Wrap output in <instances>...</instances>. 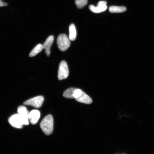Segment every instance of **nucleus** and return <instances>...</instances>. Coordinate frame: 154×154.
I'll list each match as a JSON object with an SVG mask.
<instances>
[{
	"mask_svg": "<svg viewBox=\"0 0 154 154\" xmlns=\"http://www.w3.org/2000/svg\"><path fill=\"white\" fill-rule=\"evenodd\" d=\"M40 126L45 134L49 136L52 134L54 128V120L52 116L49 115L44 117L40 123Z\"/></svg>",
	"mask_w": 154,
	"mask_h": 154,
	"instance_id": "1",
	"label": "nucleus"
},
{
	"mask_svg": "<svg viewBox=\"0 0 154 154\" xmlns=\"http://www.w3.org/2000/svg\"><path fill=\"white\" fill-rule=\"evenodd\" d=\"M57 43L60 50L62 51H64L70 47V40L66 34H61L57 38Z\"/></svg>",
	"mask_w": 154,
	"mask_h": 154,
	"instance_id": "2",
	"label": "nucleus"
},
{
	"mask_svg": "<svg viewBox=\"0 0 154 154\" xmlns=\"http://www.w3.org/2000/svg\"><path fill=\"white\" fill-rule=\"evenodd\" d=\"M69 70L68 66L65 61H63L59 65L58 79L59 80L65 79L68 77Z\"/></svg>",
	"mask_w": 154,
	"mask_h": 154,
	"instance_id": "3",
	"label": "nucleus"
},
{
	"mask_svg": "<svg viewBox=\"0 0 154 154\" xmlns=\"http://www.w3.org/2000/svg\"><path fill=\"white\" fill-rule=\"evenodd\" d=\"M82 90L75 88H70L67 89L63 93V96L67 99H75L79 97L81 95Z\"/></svg>",
	"mask_w": 154,
	"mask_h": 154,
	"instance_id": "4",
	"label": "nucleus"
},
{
	"mask_svg": "<svg viewBox=\"0 0 154 154\" xmlns=\"http://www.w3.org/2000/svg\"><path fill=\"white\" fill-rule=\"evenodd\" d=\"M44 101L43 96H39L32 98V99L25 101L24 103V104L32 106L36 108H39L43 105Z\"/></svg>",
	"mask_w": 154,
	"mask_h": 154,
	"instance_id": "5",
	"label": "nucleus"
},
{
	"mask_svg": "<svg viewBox=\"0 0 154 154\" xmlns=\"http://www.w3.org/2000/svg\"><path fill=\"white\" fill-rule=\"evenodd\" d=\"M8 121L11 126L15 128H22L24 125L22 119L18 114L12 115L10 117Z\"/></svg>",
	"mask_w": 154,
	"mask_h": 154,
	"instance_id": "6",
	"label": "nucleus"
},
{
	"mask_svg": "<svg viewBox=\"0 0 154 154\" xmlns=\"http://www.w3.org/2000/svg\"><path fill=\"white\" fill-rule=\"evenodd\" d=\"M107 4L106 1H100L98 2L97 7H95L93 5H89V8L92 12L96 13H101L107 9Z\"/></svg>",
	"mask_w": 154,
	"mask_h": 154,
	"instance_id": "7",
	"label": "nucleus"
},
{
	"mask_svg": "<svg viewBox=\"0 0 154 154\" xmlns=\"http://www.w3.org/2000/svg\"><path fill=\"white\" fill-rule=\"evenodd\" d=\"M18 114L22 119L24 125L29 124V112L26 108L23 106H19L18 108Z\"/></svg>",
	"mask_w": 154,
	"mask_h": 154,
	"instance_id": "8",
	"label": "nucleus"
},
{
	"mask_svg": "<svg viewBox=\"0 0 154 154\" xmlns=\"http://www.w3.org/2000/svg\"><path fill=\"white\" fill-rule=\"evenodd\" d=\"M54 41V36L51 35L48 37L46 41L42 45L43 49H45V52L48 57H49L51 54V49Z\"/></svg>",
	"mask_w": 154,
	"mask_h": 154,
	"instance_id": "9",
	"label": "nucleus"
},
{
	"mask_svg": "<svg viewBox=\"0 0 154 154\" xmlns=\"http://www.w3.org/2000/svg\"><path fill=\"white\" fill-rule=\"evenodd\" d=\"M40 116V112L37 110H33L29 113V120L32 125H35L39 120Z\"/></svg>",
	"mask_w": 154,
	"mask_h": 154,
	"instance_id": "10",
	"label": "nucleus"
},
{
	"mask_svg": "<svg viewBox=\"0 0 154 154\" xmlns=\"http://www.w3.org/2000/svg\"><path fill=\"white\" fill-rule=\"evenodd\" d=\"M79 103H85L86 104H90L92 101L91 98L88 95L82 91L81 95L75 99Z\"/></svg>",
	"mask_w": 154,
	"mask_h": 154,
	"instance_id": "11",
	"label": "nucleus"
},
{
	"mask_svg": "<svg viewBox=\"0 0 154 154\" xmlns=\"http://www.w3.org/2000/svg\"><path fill=\"white\" fill-rule=\"evenodd\" d=\"M76 35L75 26L74 24H71L69 26V39L72 41H74L76 39Z\"/></svg>",
	"mask_w": 154,
	"mask_h": 154,
	"instance_id": "12",
	"label": "nucleus"
},
{
	"mask_svg": "<svg viewBox=\"0 0 154 154\" xmlns=\"http://www.w3.org/2000/svg\"><path fill=\"white\" fill-rule=\"evenodd\" d=\"M109 12L111 13H120L124 12L126 11V8L124 6L119 7L112 6L109 8Z\"/></svg>",
	"mask_w": 154,
	"mask_h": 154,
	"instance_id": "13",
	"label": "nucleus"
},
{
	"mask_svg": "<svg viewBox=\"0 0 154 154\" xmlns=\"http://www.w3.org/2000/svg\"><path fill=\"white\" fill-rule=\"evenodd\" d=\"M43 49L42 44H39L35 47L29 54L30 57L35 56L38 54L40 53Z\"/></svg>",
	"mask_w": 154,
	"mask_h": 154,
	"instance_id": "14",
	"label": "nucleus"
},
{
	"mask_svg": "<svg viewBox=\"0 0 154 154\" xmlns=\"http://www.w3.org/2000/svg\"><path fill=\"white\" fill-rule=\"evenodd\" d=\"M88 0H75V3L79 9H82L87 4Z\"/></svg>",
	"mask_w": 154,
	"mask_h": 154,
	"instance_id": "15",
	"label": "nucleus"
},
{
	"mask_svg": "<svg viewBox=\"0 0 154 154\" xmlns=\"http://www.w3.org/2000/svg\"><path fill=\"white\" fill-rule=\"evenodd\" d=\"M7 5V3L4 2L2 0H0V7L6 6Z\"/></svg>",
	"mask_w": 154,
	"mask_h": 154,
	"instance_id": "16",
	"label": "nucleus"
}]
</instances>
